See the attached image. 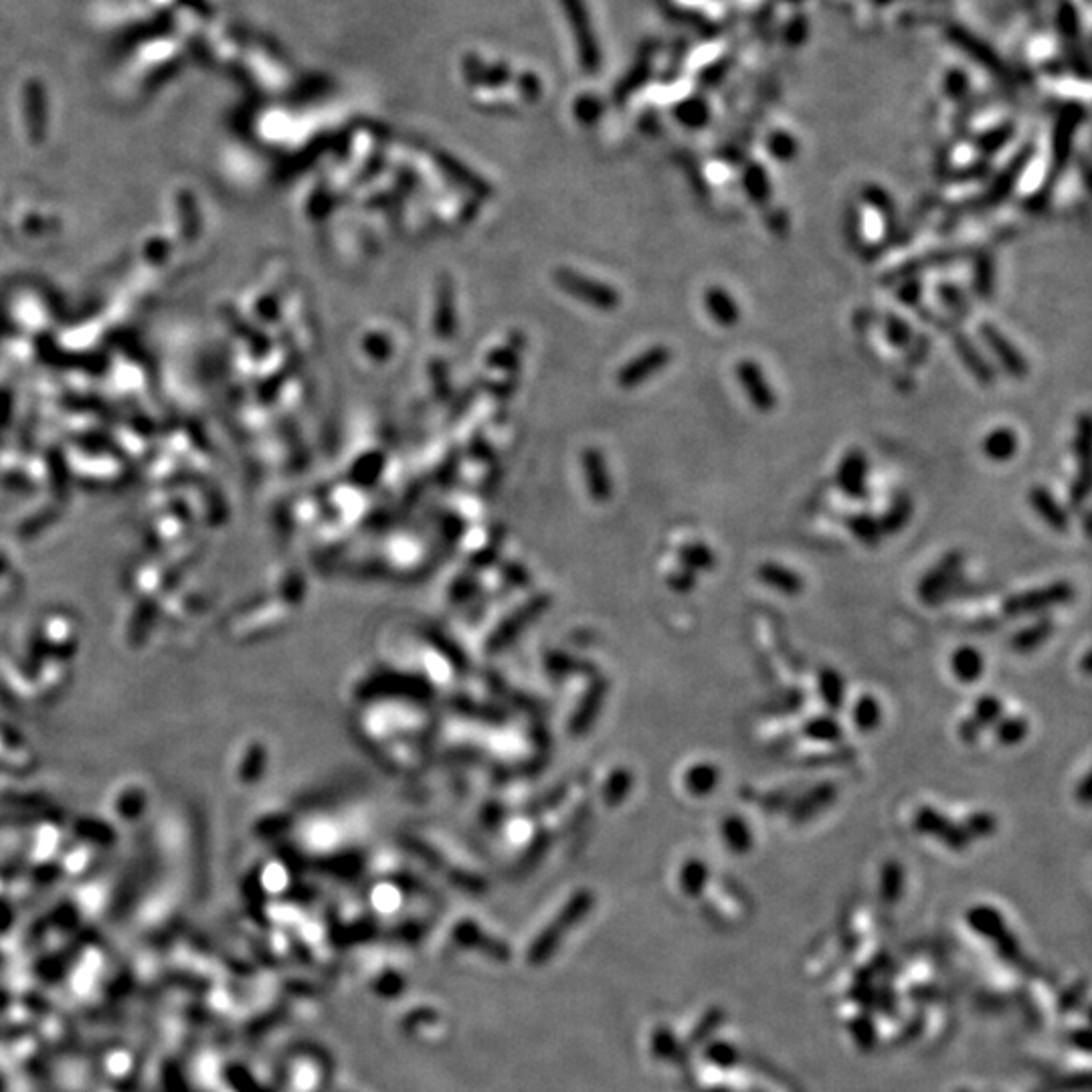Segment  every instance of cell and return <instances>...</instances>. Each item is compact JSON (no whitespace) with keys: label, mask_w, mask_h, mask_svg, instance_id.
<instances>
[{"label":"cell","mask_w":1092,"mask_h":1092,"mask_svg":"<svg viewBox=\"0 0 1092 1092\" xmlns=\"http://www.w3.org/2000/svg\"><path fill=\"white\" fill-rule=\"evenodd\" d=\"M979 338L981 342H984V347L990 350V355L995 358L998 369L1004 370L1007 377L1021 381V378L1029 375L1028 358L1021 355V350L1007 338L1006 332H1001L999 326H995L991 322H981Z\"/></svg>","instance_id":"5b68a950"},{"label":"cell","mask_w":1092,"mask_h":1092,"mask_svg":"<svg viewBox=\"0 0 1092 1092\" xmlns=\"http://www.w3.org/2000/svg\"><path fill=\"white\" fill-rule=\"evenodd\" d=\"M910 999L918 1004H935V1001L945 999V993L937 985H915L910 987Z\"/></svg>","instance_id":"f907efd6"},{"label":"cell","mask_w":1092,"mask_h":1092,"mask_svg":"<svg viewBox=\"0 0 1092 1092\" xmlns=\"http://www.w3.org/2000/svg\"><path fill=\"white\" fill-rule=\"evenodd\" d=\"M818 688L824 707L829 714H838L846 702V680L835 668H821L818 674Z\"/></svg>","instance_id":"44dd1931"},{"label":"cell","mask_w":1092,"mask_h":1092,"mask_svg":"<svg viewBox=\"0 0 1092 1092\" xmlns=\"http://www.w3.org/2000/svg\"><path fill=\"white\" fill-rule=\"evenodd\" d=\"M724 1021H727V1012H724V1007H710V1010L702 1015L700 1020H698V1024L694 1026L692 1034H690V1043L692 1046H702V1043H707L712 1036L716 1034V1029H721Z\"/></svg>","instance_id":"d590c367"},{"label":"cell","mask_w":1092,"mask_h":1092,"mask_svg":"<svg viewBox=\"0 0 1092 1092\" xmlns=\"http://www.w3.org/2000/svg\"><path fill=\"white\" fill-rule=\"evenodd\" d=\"M846 528L866 549H878L884 541V532L878 516L870 512H854L846 518Z\"/></svg>","instance_id":"d4e9b609"},{"label":"cell","mask_w":1092,"mask_h":1092,"mask_svg":"<svg viewBox=\"0 0 1092 1092\" xmlns=\"http://www.w3.org/2000/svg\"><path fill=\"white\" fill-rule=\"evenodd\" d=\"M1087 991H1088V981L1084 979V977L1078 979L1076 984H1073V985L1066 987V990L1062 991L1060 999H1058V1010L1062 1013L1074 1012L1076 1007L1082 1004V999H1084V995H1087Z\"/></svg>","instance_id":"bcb514c9"},{"label":"cell","mask_w":1092,"mask_h":1092,"mask_svg":"<svg viewBox=\"0 0 1092 1092\" xmlns=\"http://www.w3.org/2000/svg\"><path fill=\"white\" fill-rule=\"evenodd\" d=\"M680 561L688 571H712L716 566V555L708 544L704 542H690L680 550Z\"/></svg>","instance_id":"e575fe53"},{"label":"cell","mask_w":1092,"mask_h":1092,"mask_svg":"<svg viewBox=\"0 0 1092 1092\" xmlns=\"http://www.w3.org/2000/svg\"><path fill=\"white\" fill-rule=\"evenodd\" d=\"M945 328V334H949L953 350H955L961 364L965 366V370L969 372L981 386H991L998 372H995V366L990 363V358L984 355V350L977 347V342L973 340L965 330H961L955 322H946Z\"/></svg>","instance_id":"52a82bcc"},{"label":"cell","mask_w":1092,"mask_h":1092,"mask_svg":"<svg viewBox=\"0 0 1092 1092\" xmlns=\"http://www.w3.org/2000/svg\"><path fill=\"white\" fill-rule=\"evenodd\" d=\"M912 827L921 835L935 838L939 844L949 848L951 852L963 854L971 846L969 835L961 824H955L951 818H946L943 812H939L932 805H921L912 818Z\"/></svg>","instance_id":"3957f363"},{"label":"cell","mask_w":1092,"mask_h":1092,"mask_svg":"<svg viewBox=\"0 0 1092 1092\" xmlns=\"http://www.w3.org/2000/svg\"><path fill=\"white\" fill-rule=\"evenodd\" d=\"M1054 633V619L1050 615H1043L1036 624L1021 627L1012 638V647L1020 654H1029L1042 647Z\"/></svg>","instance_id":"7402d4cb"},{"label":"cell","mask_w":1092,"mask_h":1092,"mask_svg":"<svg viewBox=\"0 0 1092 1092\" xmlns=\"http://www.w3.org/2000/svg\"><path fill=\"white\" fill-rule=\"evenodd\" d=\"M721 835L729 848V852L735 856H746L752 849V846H755V835H752L749 821H746L743 815H727L721 824Z\"/></svg>","instance_id":"d6986e66"},{"label":"cell","mask_w":1092,"mask_h":1092,"mask_svg":"<svg viewBox=\"0 0 1092 1092\" xmlns=\"http://www.w3.org/2000/svg\"><path fill=\"white\" fill-rule=\"evenodd\" d=\"M923 1028H924V1018H923L921 1013H918V1015H915V1018H910L907 1021V1026L902 1028L901 1038H898V1040H901V1042H915L918 1036L923 1034Z\"/></svg>","instance_id":"f5cc1de1"},{"label":"cell","mask_w":1092,"mask_h":1092,"mask_svg":"<svg viewBox=\"0 0 1092 1092\" xmlns=\"http://www.w3.org/2000/svg\"><path fill=\"white\" fill-rule=\"evenodd\" d=\"M757 579L783 597H799L805 589V580L797 571L773 561H767L759 566Z\"/></svg>","instance_id":"5bb4252c"},{"label":"cell","mask_w":1092,"mask_h":1092,"mask_svg":"<svg viewBox=\"0 0 1092 1092\" xmlns=\"http://www.w3.org/2000/svg\"><path fill=\"white\" fill-rule=\"evenodd\" d=\"M767 150H769L773 161L789 164L799 154V144L789 132H773L767 140Z\"/></svg>","instance_id":"60d3db41"},{"label":"cell","mask_w":1092,"mask_h":1092,"mask_svg":"<svg viewBox=\"0 0 1092 1092\" xmlns=\"http://www.w3.org/2000/svg\"><path fill=\"white\" fill-rule=\"evenodd\" d=\"M1028 502H1029V506H1032L1034 514L1038 516L1048 528H1052L1054 532H1060V535L1068 532L1070 514H1068V510L1058 502V497L1052 494V490L1042 486V483H1036V486L1029 488Z\"/></svg>","instance_id":"8fae6325"},{"label":"cell","mask_w":1092,"mask_h":1092,"mask_svg":"<svg viewBox=\"0 0 1092 1092\" xmlns=\"http://www.w3.org/2000/svg\"><path fill=\"white\" fill-rule=\"evenodd\" d=\"M965 923L969 924V929L976 932V935L984 937L991 943H998L1001 937H1006L1007 932H1010L1001 910L991 907V904H973V907L965 912Z\"/></svg>","instance_id":"9a60e30c"},{"label":"cell","mask_w":1092,"mask_h":1092,"mask_svg":"<svg viewBox=\"0 0 1092 1092\" xmlns=\"http://www.w3.org/2000/svg\"><path fill=\"white\" fill-rule=\"evenodd\" d=\"M718 781H721V771H718V767L714 763H696L688 769L686 777H684V783H686V789L694 795V797H707V795L714 793L718 787Z\"/></svg>","instance_id":"4316f807"},{"label":"cell","mask_w":1092,"mask_h":1092,"mask_svg":"<svg viewBox=\"0 0 1092 1092\" xmlns=\"http://www.w3.org/2000/svg\"><path fill=\"white\" fill-rule=\"evenodd\" d=\"M1074 599V587L1068 580H1054V583L1036 587L1024 593H1015V595L1006 597L1001 611L1006 617H1024V615H1040L1046 613L1054 607L1066 605Z\"/></svg>","instance_id":"6da1fadb"},{"label":"cell","mask_w":1092,"mask_h":1092,"mask_svg":"<svg viewBox=\"0 0 1092 1092\" xmlns=\"http://www.w3.org/2000/svg\"><path fill=\"white\" fill-rule=\"evenodd\" d=\"M1068 1043L1076 1050H1081V1052L1088 1054L1090 1052V1034L1088 1028H1076L1073 1032L1068 1034Z\"/></svg>","instance_id":"db71d44e"},{"label":"cell","mask_w":1092,"mask_h":1092,"mask_svg":"<svg viewBox=\"0 0 1092 1092\" xmlns=\"http://www.w3.org/2000/svg\"><path fill=\"white\" fill-rule=\"evenodd\" d=\"M801 735L812 743L821 744H838L844 738V727H841L835 714H815L810 716L801 724Z\"/></svg>","instance_id":"ffe728a7"},{"label":"cell","mask_w":1092,"mask_h":1092,"mask_svg":"<svg viewBox=\"0 0 1092 1092\" xmlns=\"http://www.w3.org/2000/svg\"><path fill=\"white\" fill-rule=\"evenodd\" d=\"M959 258H961L959 251H935V253H929V255H924V258H915V259L904 261L902 266H898L896 269H893V272L886 273V278H884V280L890 281V283H896V281H901V280L915 278V275L924 272V269L935 267V266H945V264H949V261H957ZM890 283H888V286H890Z\"/></svg>","instance_id":"603a6c76"},{"label":"cell","mask_w":1092,"mask_h":1092,"mask_svg":"<svg viewBox=\"0 0 1092 1092\" xmlns=\"http://www.w3.org/2000/svg\"><path fill=\"white\" fill-rule=\"evenodd\" d=\"M963 829L969 840H990L998 834L999 821L991 812H973L963 819Z\"/></svg>","instance_id":"8d00e7d4"},{"label":"cell","mask_w":1092,"mask_h":1092,"mask_svg":"<svg viewBox=\"0 0 1092 1092\" xmlns=\"http://www.w3.org/2000/svg\"><path fill=\"white\" fill-rule=\"evenodd\" d=\"M741 184H743V192L746 195V198L751 200V205L755 206H769L773 200V181L769 170L765 168L761 162H749L743 168L741 175Z\"/></svg>","instance_id":"e0dca14e"},{"label":"cell","mask_w":1092,"mask_h":1092,"mask_svg":"<svg viewBox=\"0 0 1092 1092\" xmlns=\"http://www.w3.org/2000/svg\"><path fill=\"white\" fill-rule=\"evenodd\" d=\"M835 486L849 500H866L870 496V460L860 447L848 449L835 469Z\"/></svg>","instance_id":"ba28073f"},{"label":"cell","mask_w":1092,"mask_h":1092,"mask_svg":"<svg viewBox=\"0 0 1092 1092\" xmlns=\"http://www.w3.org/2000/svg\"><path fill=\"white\" fill-rule=\"evenodd\" d=\"M876 1007L878 1010H882L884 1015H888V1018H893L896 1013L898 1001H896V993L890 990V987H882L880 991H876Z\"/></svg>","instance_id":"816d5d0a"},{"label":"cell","mask_w":1092,"mask_h":1092,"mask_svg":"<svg viewBox=\"0 0 1092 1092\" xmlns=\"http://www.w3.org/2000/svg\"><path fill=\"white\" fill-rule=\"evenodd\" d=\"M1090 417L1088 413L1078 415L1076 423H1074V435H1073V453L1078 461V466H1088V453H1090Z\"/></svg>","instance_id":"b9f144b4"},{"label":"cell","mask_w":1092,"mask_h":1092,"mask_svg":"<svg viewBox=\"0 0 1092 1092\" xmlns=\"http://www.w3.org/2000/svg\"><path fill=\"white\" fill-rule=\"evenodd\" d=\"M694 585H696V575H694L692 571H688V569H686V571H682V572H678V577L674 579V587H676V589H678V591H682V593L692 591V589H694Z\"/></svg>","instance_id":"11a10c76"},{"label":"cell","mask_w":1092,"mask_h":1092,"mask_svg":"<svg viewBox=\"0 0 1092 1092\" xmlns=\"http://www.w3.org/2000/svg\"><path fill=\"white\" fill-rule=\"evenodd\" d=\"M735 377H737V383L741 385L744 397L751 403L752 409H757L759 413H765V415L777 409L779 397H777L775 386L771 385V381L765 375V370L761 369V364H759L757 361H752V358H743V361H738L735 366Z\"/></svg>","instance_id":"8992f818"},{"label":"cell","mask_w":1092,"mask_h":1092,"mask_svg":"<svg viewBox=\"0 0 1092 1092\" xmlns=\"http://www.w3.org/2000/svg\"><path fill=\"white\" fill-rule=\"evenodd\" d=\"M704 1092H735V1090H732L730 1087H712V1088L704 1090Z\"/></svg>","instance_id":"6f0895ef"},{"label":"cell","mask_w":1092,"mask_h":1092,"mask_svg":"<svg viewBox=\"0 0 1092 1092\" xmlns=\"http://www.w3.org/2000/svg\"><path fill=\"white\" fill-rule=\"evenodd\" d=\"M981 732H984V729H981V724L973 716H965L963 721H959L957 724V737L963 744H976L981 738Z\"/></svg>","instance_id":"681fc988"},{"label":"cell","mask_w":1092,"mask_h":1092,"mask_svg":"<svg viewBox=\"0 0 1092 1092\" xmlns=\"http://www.w3.org/2000/svg\"><path fill=\"white\" fill-rule=\"evenodd\" d=\"M702 302H704V308H707L708 318L716 324V326L729 330L741 324L743 320L741 303L737 302L735 295H732L727 288H722V286L707 288V292H704L702 295Z\"/></svg>","instance_id":"4fadbf2b"},{"label":"cell","mask_w":1092,"mask_h":1092,"mask_svg":"<svg viewBox=\"0 0 1092 1092\" xmlns=\"http://www.w3.org/2000/svg\"><path fill=\"white\" fill-rule=\"evenodd\" d=\"M951 672L961 684H976L984 678L985 658L976 646H959L951 655Z\"/></svg>","instance_id":"ac0fdd59"},{"label":"cell","mask_w":1092,"mask_h":1092,"mask_svg":"<svg viewBox=\"0 0 1092 1092\" xmlns=\"http://www.w3.org/2000/svg\"><path fill=\"white\" fill-rule=\"evenodd\" d=\"M1076 799L1081 801L1082 805H1088V801H1090V785H1088V775H1084V777H1082V781H1081V785L1076 787Z\"/></svg>","instance_id":"9f6ffc18"},{"label":"cell","mask_w":1092,"mask_h":1092,"mask_svg":"<svg viewBox=\"0 0 1092 1092\" xmlns=\"http://www.w3.org/2000/svg\"><path fill=\"white\" fill-rule=\"evenodd\" d=\"M848 1029H849V1034H852L856 1046H858V1050H862V1052H872V1050L878 1046V1029L870 1013L856 1015V1018L848 1024Z\"/></svg>","instance_id":"74e56055"},{"label":"cell","mask_w":1092,"mask_h":1092,"mask_svg":"<svg viewBox=\"0 0 1092 1092\" xmlns=\"http://www.w3.org/2000/svg\"><path fill=\"white\" fill-rule=\"evenodd\" d=\"M971 716L981 724V729H990L1004 716V700L995 694H981L973 702Z\"/></svg>","instance_id":"f35d334b"},{"label":"cell","mask_w":1092,"mask_h":1092,"mask_svg":"<svg viewBox=\"0 0 1092 1092\" xmlns=\"http://www.w3.org/2000/svg\"><path fill=\"white\" fill-rule=\"evenodd\" d=\"M862 235H864V219H862V211L858 205H849L846 211V239L848 243L860 249L862 247Z\"/></svg>","instance_id":"7dc6e473"},{"label":"cell","mask_w":1092,"mask_h":1092,"mask_svg":"<svg viewBox=\"0 0 1092 1092\" xmlns=\"http://www.w3.org/2000/svg\"><path fill=\"white\" fill-rule=\"evenodd\" d=\"M652 1054L655 1058L666 1060V1062H678V1064H686V1050L682 1048V1043L676 1038L674 1032H669L666 1026H660L654 1029L652 1034Z\"/></svg>","instance_id":"1f68e13d"},{"label":"cell","mask_w":1092,"mask_h":1092,"mask_svg":"<svg viewBox=\"0 0 1092 1092\" xmlns=\"http://www.w3.org/2000/svg\"><path fill=\"white\" fill-rule=\"evenodd\" d=\"M860 197L862 203L868 205L880 217L884 231H886V239L890 243H894L898 233H901V213H898L894 197L880 184H864Z\"/></svg>","instance_id":"7c38bea8"},{"label":"cell","mask_w":1092,"mask_h":1092,"mask_svg":"<svg viewBox=\"0 0 1092 1092\" xmlns=\"http://www.w3.org/2000/svg\"><path fill=\"white\" fill-rule=\"evenodd\" d=\"M896 283H898V286H896V300L901 302L902 306H907V308H918V306H921L923 295H924V286H923V281H921V278H918V275H915V278L901 280V281H896Z\"/></svg>","instance_id":"7bdbcfd3"},{"label":"cell","mask_w":1092,"mask_h":1092,"mask_svg":"<svg viewBox=\"0 0 1092 1092\" xmlns=\"http://www.w3.org/2000/svg\"><path fill=\"white\" fill-rule=\"evenodd\" d=\"M963 552L951 550L939 561L937 566H932L927 575L921 579V583H918V597H921L924 605L935 607L951 595V591L955 589L959 583L961 572H963Z\"/></svg>","instance_id":"277c9868"},{"label":"cell","mask_w":1092,"mask_h":1092,"mask_svg":"<svg viewBox=\"0 0 1092 1092\" xmlns=\"http://www.w3.org/2000/svg\"><path fill=\"white\" fill-rule=\"evenodd\" d=\"M937 298L941 302V306L949 312L953 318H955L957 322L965 320V318H969L971 314V302L969 295L963 288L959 286L955 281H941L937 286Z\"/></svg>","instance_id":"83f0119b"},{"label":"cell","mask_w":1092,"mask_h":1092,"mask_svg":"<svg viewBox=\"0 0 1092 1092\" xmlns=\"http://www.w3.org/2000/svg\"><path fill=\"white\" fill-rule=\"evenodd\" d=\"M884 336H886V342L894 350H904L909 348L912 342V326L902 316L888 312L884 316Z\"/></svg>","instance_id":"ab89813d"},{"label":"cell","mask_w":1092,"mask_h":1092,"mask_svg":"<svg viewBox=\"0 0 1092 1092\" xmlns=\"http://www.w3.org/2000/svg\"><path fill=\"white\" fill-rule=\"evenodd\" d=\"M856 1004L862 1006V1010H866L864 1013H870L876 1007V990L872 987V981H856L852 995H849Z\"/></svg>","instance_id":"c3c4849f"},{"label":"cell","mask_w":1092,"mask_h":1092,"mask_svg":"<svg viewBox=\"0 0 1092 1092\" xmlns=\"http://www.w3.org/2000/svg\"><path fill=\"white\" fill-rule=\"evenodd\" d=\"M993 732L995 741L1001 746H1018L1024 743L1029 735V722L1024 716H1001L999 721L993 724Z\"/></svg>","instance_id":"d6a6232c"},{"label":"cell","mask_w":1092,"mask_h":1092,"mask_svg":"<svg viewBox=\"0 0 1092 1092\" xmlns=\"http://www.w3.org/2000/svg\"><path fill=\"white\" fill-rule=\"evenodd\" d=\"M882 704L874 694H862L852 708L854 727L860 732H874L882 724Z\"/></svg>","instance_id":"f546056e"},{"label":"cell","mask_w":1092,"mask_h":1092,"mask_svg":"<svg viewBox=\"0 0 1092 1092\" xmlns=\"http://www.w3.org/2000/svg\"><path fill=\"white\" fill-rule=\"evenodd\" d=\"M1012 136H1013V130L1010 126L995 128V130H991V132H987L985 136H981V140L977 142V148H979L981 154L993 156L995 152H999L1001 148L1006 146L1007 142H1010Z\"/></svg>","instance_id":"f6af8a7d"},{"label":"cell","mask_w":1092,"mask_h":1092,"mask_svg":"<svg viewBox=\"0 0 1092 1092\" xmlns=\"http://www.w3.org/2000/svg\"><path fill=\"white\" fill-rule=\"evenodd\" d=\"M971 288L977 298L984 302L991 300L995 292V264L990 253H979L976 261H973Z\"/></svg>","instance_id":"4dcf8cb0"},{"label":"cell","mask_w":1092,"mask_h":1092,"mask_svg":"<svg viewBox=\"0 0 1092 1092\" xmlns=\"http://www.w3.org/2000/svg\"><path fill=\"white\" fill-rule=\"evenodd\" d=\"M981 452L993 464H1007L1020 452V438L1012 427H995L981 441Z\"/></svg>","instance_id":"2e32d148"},{"label":"cell","mask_w":1092,"mask_h":1092,"mask_svg":"<svg viewBox=\"0 0 1092 1092\" xmlns=\"http://www.w3.org/2000/svg\"><path fill=\"white\" fill-rule=\"evenodd\" d=\"M704 1058H707V1062L712 1064V1066H716L721 1070H730V1068H737L738 1064L743 1062V1054L735 1043H730L727 1040H714L704 1048Z\"/></svg>","instance_id":"836d02e7"},{"label":"cell","mask_w":1092,"mask_h":1092,"mask_svg":"<svg viewBox=\"0 0 1092 1092\" xmlns=\"http://www.w3.org/2000/svg\"><path fill=\"white\" fill-rule=\"evenodd\" d=\"M838 793V785L832 783V781H821V783L813 785L812 789L801 793L799 797L793 801L789 807V819L795 826L810 824L819 813L827 812L829 807L835 804Z\"/></svg>","instance_id":"9c48e42d"},{"label":"cell","mask_w":1092,"mask_h":1092,"mask_svg":"<svg viewBox=\"0 0 1092 1092\" xmlns=\"http://www.w3.org/2000/svg\"><path fill=\"white\" fill-rule=\"evenodd\" d=\"M1034 152H1036L1034 146L1021 148L1018 154L1013 156V161L1007 162L1006 168L998 172V176H995L990 183L984 195L969 200L971 205H967V211L984 213V211H993L1004 205L1006 200L1013 195L1015 189H1018V184L1021 181V176H1024L1028 164L1032 162Z\"/></svg>","instance_id":"7a4b0ae2"},{"label":"cell","mask_w":1092,"mask_h":1092,"mask_svg":"<svg viewBox=\"0 0 1092 1092\" xmlns=\"http://www.w3.org/2000/svg\"><path fill=\"white\" fill-rule=\"evenodd\" d=\"M904 888H907V874H904L902 864L896 860L884 862L880 868V901L888 907H894L896 902H901Z\"/></svg>","instance_id":"484cf974"},{"label":"cell","mask_w":1092,"mask_h":1092,"mask_svg":"<svg viewBox=\"0 0 1092 1092\" xmlns=\"http://www.w3.org/2000/svg\"><path fill=\"white\" fill-rule=\"evenodd\" d=\"M1088 494H1090L1088 466H1078V472L1074 474V478H1073V482H1070V488H1068L1070 506L1081 508L1082 504L1088 500Z\"/></svg>","instance_id":"ee69618b"},{"label":"cell","mask_w":1092,"mask_h":1092,"mask_svg":"<svg viewBox=\"0 0 1092 1092\" xmlns=\"http://www.w3.org/2000/svg\"><path fill=\"white\" fill-rule=\"evenodd\" d=\"M957 1092H971V1090H967V1088H959Z\"/></svg>","instance_id":"680465c9"},{"label":"cell","mask_w":1092,"mask_h":1092,"mask_svg":"<svg viewBox=\"0 0 1092 1092\" xmlns=\"http://www.w3.org/2000/svg\"><path fill=\"white\" fill-rule=\"evenodd\" d=\"M672 361V352L666 347H652L639 356H635L632 363H627L619 372V385L625 389L646 383L647 378L658 375Z\"/></svg>","instance_id":"30bf717a"},{"label":"cell","mask_w":1092,"mask_h":1092,"mask_svg":"<svg viewBox=\"0 0 1092 1092\" xmlns=\"http://www.w3.org/2000/svg\"><path fill=\"white\" fill-rule=\"evenodd\" d=\"M710 880L708 864L700 858H690L684 862L680 870V888L682 893L690 898H698L704 894Z\"/></svg>","instance_id":"f1b7e54d"},{"label":"cell","mask_w":1092,"mask_h":1092,"mask_svg":"<svg viewBox=\"0 0 1092 1092\" xmlns=\"http://www.w3.org/2000/svg\"><path fill=\"white\" fill-rule=\"evenodd\" d=\"M912 512H915V506H912V500L907 492H896L893 496V500H890L886 512L882 514V518H878L880 520V527L884 536L888 535H898V532H902L904 528L909 527Z\"/></svg>","instance_id":"cb8c5ba5"}]
</instances>
